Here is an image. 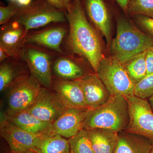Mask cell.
<instances>
[{
  "mask_svg": "<svg viewBox=\"0 0 153 153\" xmlns=\"http://www.w3.org/2000/svg\"><path fill=\"white\" fill-rule=\"evenodd\" d=\"M88 136L95 153H114L119 133L105 128L88 130Z\"/></svg>",
  "mask_w": 153,
  "mask_h": 153,
  "instance_id": "obj_19",
  "label": "cell"
},
{
  "mask_svg": "<svg viewBox=\"0 0 153 153\" xmlns=\"http://www.w3.org/2000/svg\"><path fill=\"white\" fill-rule=\"evenodd\" d=\"M114 57L123 64L153 47V38L126 19L117 20L116 36L111 43Z\"/></svg>",
  "mask_w": 153,
  "mask_h": 153,
  "instance_id": "obj_2",
  "label": "cell"
},
{
  "mask_svg": "<svg viewBox=\"0 0 153 153\" xmlns=\"http://www.w3.org/2000/svg\"><path fill=\"white\" fill-rule=\"evenodd\" d=\"M52 86L67 107L88 109L82 88L77 80L57 79L53 82Z\"/></svg>",
  "mask_w": 153,
  "mask_h": 153,
  "instance_id": "obj_16",
  "label": "cell"
},
{
  "mask_svg": "<svg viewBox=\"0 0 153 153\" xmlns=\"http://www.w3.org/2000/svg\"><path fill=\"white\" fill-rule=\"evenodd\" d=\"M85 14L96 28L105 37L107 45H111L110 16L104 0H83Z\"/></svg>",
  "mask_w": 153,
  "mask_h": 153,
  "instance_id": "obj_14",
  "label": "cell"
},
{
  "mask_svg": "<svg viewBox=\"0 0 153 153\" xmlns=\"http://www.w3.org/2000/svg\"><path fill=\"white\" fill-rule=\"evenodd\" d=\"M52 69L57 79L63 80H78L85 75L81 66L71 58L64 56L55 60Z\"/></svg>",
  "mask_w": 153,
  "mask_h": 153,
  "instance_id": "obj_20",
  "label": "cell"
},
{
  "mask_svg": "<svg viewBox=\"0 0 153 153\" xmlns=\"http://www.w3.org/2000/svg\"><path fill=\"white\" fill-rule=\"evenodd\" d=\"M68 108L55 92L42 87L35 102L27 110L39 119L53 123Z\"/></svg>",
  "mask_w": 153,
  "mask_h": 153,
  "instance_id": "obj_9",
  "label": "cell"
},
{
  "mask_svg": "<svg viewBox=\"0 0 153 153\" xmlns=\"http://www.w3.org/2000/svg\"><path fill=\"white\" fill-rule=\"evenodd\" d=\"M16 68L13 63L4 61L0 66V91L6 90L19 77ZM23 76V75H22Z\"/></svg>",
  "mask_w": 153,
  "mask_h": 153,
  "instance_id": "obj_24",
  "label": "cell"
},
{
  "mask_svg": "<svg viewBox=\"0 0 153 153\" xmlns=\"http://www.w3.org/2000/svg\"><path fill=\"white\" fill-rule=\"evenodd\" d=\"M129 121L124 131L144 137L153 143V111L147 99L127 97Z\"/></svg>",
  "mask_w": 153,
  "mask_h": 153,
  "instance_id": "obj_7",
  "label": "cell"
},
{
  "mask_svg": "<svg viewBox=\"0 0 153 153\" xmlns=\"http://www.w3.org/2000/svg\"><path fill=\"white\" fill-rule=\"evenodd\" d=\"M68 140L72 153H95L87 130L83 128Z\"/></svg>",
  "mask_w": 153,
  "mask_h": 153,
  "instance_id": "obj_23",
  "label": "cell"
},
{
  "mask_svg": "<svg viewBox=\"0 0 153 153\" xmlns=\"http://www.w3.org/2000/svg\"><path fill=\"white\" fill-rule=\"evenodd\" d=\"M19 153H37L35 151L33 150H30L27 151V152H23Z\"/></svg>",
  "mask_w": 153,
  "mask_h": 153,
  "instance_id": "obj_35",
  "label": "cell"
},
{
  "mask_svg": "<svg viewBox=\"0 0 153 153\" xmlns=\"http://www.w3.org/2000/svg\"><path fill=\"white\" fill-rule=\"evenodd\" d=\"M27 34L23 25L12 20L1 27L0 47L7 51L10 57H21Z\"/></svg>",
  "mask_w": 153,
  "mask_h": 153,
  "instance_id": "obj_11",
  "label": "cell"
},
{
  "mask_svg": "<svg viewBox=\"0 0 153 153\" xmlns=\"http://www.w3.org/2000/svg\"><path fill=\"white\" fill-rule=\"evenodd\" d=\"M129 121L126 98L111 95L103 105L88 110L84 123V129L105 128L120 132L124 131Z\"/></svg>",
  "mask_w": 153,
  "mask_h": 153,
  "instance_id": "obj_3",
  "label": "cell"
},
{
  "mask_svg": "<svg viewBox=\"0 0 153 153\" xmlns=\"http://www.w3.org/2000/svg\"><path fill=\"white\" fill-rule=\"evenodd\" d=\"M1 137L8 144L11 153H19L33 150L42 135L26 131L12 124L8 121L7 115L1 116Z\"/></svg>",
  "mask_w": 153,
  "mask_h": 153,
  "instance_id": "obj_10",
  "label": "cell"
},
{
  "mask_svg": "<svg viewBox=\"0 0 153 153\" xmlns=\"http://www.w3.org/2000/svg\"><path fill=\"white\" fill-rule=\"evenodd\" d=\"M20 8L16 2H10L7 6H0V25H3L10 22Z\"/></svg>",
  "mask_w": 153,
  "mask_h": 153,
  "instance_id": "obj_27",
  "label": "cell"
},
{
  "mask_svg": "<svg viewBox=\"0 0 153 153\" xmlns=\"http://www.w3.org/2000/svg\"><path fill=\"white\" fill-rule=\"evenodd\" d=\"M76 80L82 88L85 104L88 110L103 105L111 96L96 73L85 75Z\"/></svg>",
  "mask_w": 153,
  "mask_h": 153,
  "instance_id": "obj_13",
  "label": "cell"
},
{
  "mask_svg": "<svg viewBox=\"0 0 153 153\" xmlns=\"http://www.w3.org/2000/svg\"><path fill=\"white\" fill-rule=\"evenodd\" d=\"M88 109L68 108L54 122L52 134L70 138L84 128V123Z\"/></svg>",
  "mask_w": 153,
  "mask_h": 153,
  "instance_id": "obj_12",
  "label": "cell"
},
{
  "mask_svg": "<svg viewBox=\"0 0 153 153\" xmlns=\"http://www.w3.org/2000/svg\"><path fill=\"white\" fill-rule=\"evenodd\" d=\"M7 119L12 124L31 133L44 136L53 132L52 123L39 119L27 110L11 116L7 115Z\"/></svg>",
  "mask_w": 153,
  "mask_h": 153,
  "instance_id": "obj_17",
  "label": "cell"
},
{
  "mask_svg": "<svg viewBox=\"0 0 153 153\" xmlns=\"http://www.w3.org/2000/svg\"><path fill=\"white\" fill-rule=\"evenodd\" d=\"M65 13L69 25V49L85 57L96 73L104 57L102 47L98 35L88 21L81 1H72Z\"/></svg>",
  "mask_w": 153,
  "mask_h": 153,
  "instance_id": "obj_1",
  "label": "cell"
},
{
  "mask_svg": "<svg viewBox=\"0 0 153 153\" xmlns=\"http://www.w3.org/2000/svg\"><path fill=\"white\" fill-rule=\"evenodd\" d=\"M66 13L57 8L47 0H35L29 5L21 7L13 21L19 22L25 27L27 33L52 23L66 21Z\"/></svg>",
  "mask_w": 153,
  "mask_h": 153,
  "instance_id": "obj_4",
  "label": "cell"
},
{
  "mask_svg": "<svg viewBox=\"0 0 153 153\" xmlns=\"http://www.w3.org/2000/svg\"><path fill=\"white\" fill-rule=\"evenodd\" d=\"M96 74L111 95L122 96L126 98L134 95L135 85L123 64L114 56L102 59Z\"/></svg>",
  "mask_w": 153,
  "mask_h": 153,
  "instance_id": "obj_5",
  "label": "cell"
},
{
  "mask_svg": "<svg viewBox=\"0 0 153 153\" xmlns=\"http://www.w3.org/2000/svg\"><path fill=\"white\" fill-rule=\"evenodd\" d=\"M123 11L127 13L128 7L131 0H114Z\"/></svg>",
  "mask_w": 153,
  "mask_h": 153,
  "instance_id": "obj_31",
  "label": "cell"
},
{
  "mask_svg": "<svg viewBox=\"0 0 153 153\" xmlns=\"http://www.w3.org/2000/svg\"><path fill=\"white\" fill-rule=\"evenodd\" d=\"M52 6L66 12L71 5L72 0H47Z\"/></svg>",
  "mask_w": 153,
  "mask_h": 153,
  "instance_id": "obj_29",
  "label": "cell"
},
{
  "mask_svg": "<svg viewBox=\"0 0 153 153\" xmlns=\"http://www.w3.org/2000/svg\"><path fill=\"white\" fill-rule=\"evenodd\" d=\"M10 57L8 53L3 48L0 47V61L1 63Z\"/></svg>",
  "mask_w": 153,
  "mask_h": 153,
  "instance_id": "obj_32",
  "label": "cell"
},
{
  "mask_svg": "<svg viewBox=\"0 0 153 153\" xmlns=\"http://www.w3.org/2000/svg\"><path fill=\"white\" fill-rule=\"evenodd\" d=\"M153 147V143L144 137L122 131L114 153H151Z\"/></svg>",
  "mask_w": 153,
  "mask_h": 153,
  "instance_id": "obj_18",
  "label": "cell"
},
{
  "mask_svg": "<svg viewBox=\"0 0 153 153\" xmlns=\"http://www.w3.org/2000/svg\"><path fill=\"white\" fill-rule=\"evenodd\" d=\"M136 16L140 25L147 31L149 35L153 38V18L142 15Z\"/></svg>",
  "mask_w": 153,
  "mask_h": 153,
  "instance_id": "obj_28",
  "label": "cell"
},
{
  "mask_svg": "<svg viewBox=\"0 0 153 153\" xmlns=\"http://www.w3.org/2000/svg\"><path fill=\"white\" fill-rule=\"evenodd\" d=\"M21 57L27 63L33 76L44 87L49 88L53 85L51 55L33 46H26Z\"/></svg>",
  "mask_w": 153,
  "mask_h": 153,
  "instance_id": "obj_8",
  "label": "cell"
},
{
  "mask_svg": "<svg viewBox=\"0 0 153 153\" xmlns=\"http://www.w3.org/2000/svg\"><path fill=\"white\" fill-rule=\"evenodd\" d=\"M153 94V73L136 84L134 91V95L142 99H148Z\"/></svg>",
  "mask_w": 153,
  "mask_h": 153,
  "instance_id": "obj_26",
  "label": "cell"
},
{
  "mask_svg": "<svg viewBox=\"0 0 153 153\" xmlns=\"http://www.w3.org/2000/svg\"><path fill=\"white\" fill-rule=\"evenodd\" d=\"M70 153H71V152H70Z\"/></svg>",
  "mask_w": 153,
  "mask_h": 153,
  "instance_id": "obj_39",
  "label": "cell"
},
{
  "mask_svg": "<svg viewBox=\"0 0 153 153\" xmlns=\"http://www.w3.org/2000/svg\"><path fill=\"white\" fill-rule=\"evenodd\" d=\"M148 100L153 111V94L150 97H149Z\"/></svg>",
  "mask_w": 153,
  "mask_h": 153,
  "instance_id": "obj_34",
  "label": "cell"
},
{
  "mask_svg": "<svg viewBox=\"0 0 153 153\" xmlns=\"http://www.w3.org/2000/svg\"><path fill=\"white\" fill-rule=\"evenodd\" d=\"M127 13L133 16H142L153 18V0H131Z\"/></svg>",
  "mask_w": 153,
  "mask_h": 153,
  "instance_id": "obj_25",
  "label": "cell"
},
{
  "mask_svg": "<svg viewBox=\"0 0 153 153\" xmlns=\"http://www.w3.org/2000/svg\"><path fill=\"white\" fill-rule=\"evenodd\" d=\"M80 1V0H72V1Z\"/></svg>",
  "mask_w": 153,
  "mask_h": 153,
  "instance_id": "obj_37",
  "label": "cell"
},
{
  "mask_svg": "<svg viewBox=\"0 0 153 153\" xmlns=\"http://www.w3.org/2000/svg\"><path fill=\"white\" fill-rule=\"evenodd\" d=\"M9 1H10V2H16L17 0H9Z\"/></svg>",
  "mask_w": 153,
  "mask_h": 153,
  "instance_id": "obj_36",
  "label": "cell"
},
{
  "mask_svg": "<svg viewBox=\"0 0 153 153\" xmlns=\"http://www.w3.org/2000/svg\"><path fill=\"white\" fill-rule=\"evenodd\" d=\"M37 153H70L68 140L60 135L42 136L33 149Z\"/></svg>",
  "mask_w": 153,
  "mask_h": 153,
  "instance_id": "obj_21",
  "label": "cell"
},
{
  "mask_svg": "<svg viewBox=\"0 0 153 153\" xmlns=\"http://www.w3.org/2000/svg\"><path fill=\"white\" fill-rule=\"evenodd\" d=\"M147 75L153 73V47L148 49L146 54Z\"/></svg>",
  "mask_w": 153,
  "mask_h": 153,
  "instance_id": "obj_30",
  "label": "cell"
},
{
  "mask_svg": "<svg viewBox=\"0 0 153 153\" xmlns=\"http://www.w3.org/2000/svg\"><path fill=\"white\" fill-rule=\"evenodd\" d=\"M41 85L31 75H23L8 88L6 114L11 116L27 110L33 105L41 88Z\"/></svg>",
  "mask_w": 153,
  "mask_h": 153,
  "instance_id": "obj_6",
  "label": "cell"
},
{
  "mask_svg": "<svg viewBox=\"0 0 153 153\" xmlns=\"http://www.w3.org/2000/svg\"><path fill=\"white\" fill-rule=\"evenodd\" d=\"M67 33L64 27L57 26L47 28L32 34H28L25 38V44L37 45L62 53L61 45Z\"/></svg>",
  "mask_w": 153,
  "mask_h": 153,
  "instance_id": "obj_15",
  "label": "cell"
},
{
  "mask_svg": "<svg viewBox=\"0 0 153 153\" xmlns=\"http://www.w3.org/2000/svg\"><path fill=\"white\" fill-rule=\"evenodd\" d=\"M151 153H153V147L152 149V150H151Z\"/></svg>",
  "mask_w": 153,
  "mask_h": 153,
  "instance_id": "obj_38",
  "label": "cell"
},
{
  "mask_svg": "<svg viewBox=\"0 0 153 153\" xmlns=\"http://www.w3.org/2000/svg\"><path fill=\"white\" fill-rule=\"evenodd\" d=\"M33 0H17L16 3L20 7H25L29 5Z\"/></svg>",
  "mask_w": 153,
  "mask_h": 153,
  "instance_id": "obj_33",
  "label": "cell"
},
{
  "mask_svg": "<svg viewBox=\"0 0 153 153\" xmlns=\"http://www.w3.org/2000/svg\"><path fill=\"white\" fill-rule=\"evenodd\" d=\"M146 51L137 55L123 64L129 76L135 85L147 76Z\"/></svg>",
  "mask_w": 153,
  "mask_h": 153,
  "instance_id": "obj_22",
  "label": "cell"
}]
</instances>
